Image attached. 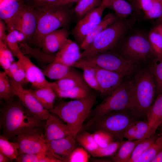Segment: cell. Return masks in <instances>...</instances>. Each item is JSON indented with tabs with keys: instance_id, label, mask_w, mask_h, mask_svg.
Masks as SVG:
<instances>
[{
	"instance_id": "27",
	"label": "cell",
	"mask_w": 162,
	"mask_h": 162,
	"mask_svg": "<svg viewBox=\"0 0 162 162\" xmlns=\"http://www.w3.org/2000/svg\"><path fill=\"white\" fill-rule=\"evenodd\" d=\"M106 8L112 10L119 18L126 19L133 11L132 4L125 0H102Z\"/></svg>"
},
{
	"instance_id": "57",
	"label": "cell",
	"mask_w": 162,
	"mask_h": 162,
	"mask_svg": "<svg viewBox=\"0 0 162 162\" xmlns=\"http://www.w3.org/2000/svg\"><path fill=\"white\" fill-rule=\"evenodd\" d=\"M159 24L162 23V18L158 22Z\"/></svg>"
},
{
	"instance_id": "11",
	"label": "cell",
	"mask_w": 162,
	"mask_h": 162,
	"mask_svg": "<svg viewBox=\"0 0 162 162\" xmlns=\"http://www.w3.org/2000/svg\"><path fill=\"white\" fill-rule=\"evenodd\" d=\"M42 129L20 134L12 138L18 147V154H36L47 151Z\"/></svg>"
},
{
	"instance_id": "58",
	"label": "cell",
	"mask_w": 162,
	"mask_h": 162,
	"mask_svg": "<svg viewBox=\"0 0 162 162\" xmlns=\"http://www.w3.org/2000/svg\"><path fill=\"white\" fill-rule=\"evenodd\" d=\"M161 125V129H162V123H161L160 125Z\"/></svg>"
},
{
	"instance_id": "5",
	"label": "cell",
	"mask_w": 162,
	"mask_h": 162,
	"mask_svg": "<svg viewBox=\"0 0 162 162\" xmlns=\"http://www.w3.org/2000/svg\"><path fill=\"white\" fill-rule=\"evenodd\" d=\"M131 80L133 86V112L137 115H146L152 104L156 86L149 64L140 68Z\"/></svg>"
},
{
	"instance_id": "40",
	"label": "cell",
	"mask_w": 162,
	"mask_h": 162,
	"mask_svg": "<svg viewBox=\"0 0 162 162\" xmlns=\"http://www.w3.org/2000/svg\"><path fill=\"white\" fill-rule=\"evenodd\" d=\"M148 37L155 56L162 58V39L156 28L149 32Z\"/></svg>"
},
{
	"instance_id": "47",
	"label": "cell",
	"mask_w": 162,
	"mask_h": 162,
	"mask_svg": "<svg viewBox=\"0 0 162 162\" xmlns=\"http://www.w3.org/2000/svg\"><path fill=\"white\" fill-rule=\"evenodd\" d=\"M154 0H136L134 3L144 12L145 14L152 8Z\"/></svg>"
},
{
	"instance_id": "2",
	"label": "cell",
	"mask_w": 162,
	"mask_h": 162,
	"mask_svg": "<svg viewBox=\"0 0 162 162\" xmlns=\"http://www.w3.org/2000/svg\"><path fill=\"white\" fill-rule=\"evenodd\" d=\"M73 4L34 6L37 12V23L32 38L40 46L46 34L61 28H65L68 25L74 15Z\"/></svg>"
},
{
	"instance_id": "23",
	"label": "cell",
	"mask_w": 162,
	"mask_h": 162,
	"mask_svg": "<svg viewBox=\"0 0 162 162\" xmlns=\"http://www.w3.org/2000/svg\"><path fill=\"white\" fill-rule=\"evenodd\" d=\"M118 18L113 12H109L88 33L80 45L81 48L83 50L88 48L92 43L96 37Z\"/></svg>"
},
{
	"instance_id": "15",
	"label": "cell",
	"mask_w": 162,
	"mask_h": 162,
	"mask_svg": "<svg viewBox=\"0 0 162 162\" xmlns=\"http://www.w3.org/2000/svg\"><path fill=\"white\" fill-rule=\"evenodd\" d=\"M76 142L72 135L46 142L47 151L61 162H68L71 154L76 148Z\"/></svg>"
},
{
	"instance_id": "56",
	"label": "cell",
	"mask_w": 162,
	"mask_h": 162,
	"mask_svg": "<svg viewBox=\"0 0 162 162\" xmlns=\"http://www.w3.org/2000/svg\"><path fill=\"white\" fill-rule=\"evenodd\" d=\"M128 1L134 3L135 2V1L136 0H127Z\"/></svg>"
},
{
	"instance_id": "29",
	"label": "cell",
	"mask_w": 162,
	"mask_h": 162,
	"mask_svg": "<svg viewBox=\"0 0 162 162\" xmlns=\"http://www.w3.org/2000/svg\"><path fill=\"white\" fill-rule=\"evenodd\" d=\"M26 39L25 35L22 32L16 30L8 32L6 38L3 41L12 53L14 56L17 57L18 54L22 52L19 47L18 43Z\"/></svg>"
},
{
	"instance_id": "8",
	"label": "cell",
	"mask_w": 162,
	"mask_h": 162,
	"mask_svg": "<svg viewBox=\"0 0 162 162\" xmlns=\"http://www.w3.org/2000/svg\"><path fill=\"white\" fill-rule=\"evenodd\" d=\"M115 51L125 59L139 64L148 63L156 57L148 37L140 33L126 35Z\"/></svg>"
},
{
	"instance_id": "6",
	"label": "cell",
	"mask_w": 162,
	"mask_h": 162,
	"mask_svg": "<svg viewBox=\"0 0 162 162\" xmlns=\"http://www.w3.org/2000/svg\"><path fill=\"white\" fill-rule=\"evenodd\" d=\"M130 28V25L126 19L118 18L100 32L88 48L83 50L80 59L102 52L115 51Z\"/></svg>"
},
{
	"instance_id": "51",
	"label": "cell",
	"mask_w": 162,
	"mask_h": 162,
	"mask_svg": "<svg viewBox=\"0 0 162 162\" xmlns=\"http://www.w3.org/2000/svg\"><path fill=\"white\" fill-rule=\"evenodd\" d=\"M79 0H57L52 3L46 4L56 6L64 5L69 4H73V3L74 2L76 3Z\"/></svg>"
},
{
	"instance_id": "13",
	"label": "cell",
	"mask_w": 162,
	"mask_h": 162,
	"mask_svg": "<svg viewBox=\"0 0 162 162\" xmlns=\"http://www.w3.org/2000/svg\"><path fill=\"white\" fill-rule=\"evenodd\" d=\"M105 5L101 2L98 7L88 12L78 22L72 31V34L76 40L81 44L88 33L101 20Z\"/></svg>"
},
{
	"instance_id": "16",
	"label": "cell",
	"mask_w": 162,
	"mask_h": 162,
	"mask_svg": "<svg viewBox=\"0 0 162 162\" xmlns=\"http://www.w3.org/2000/svg\"><path fill=\"white\" fill-rule=\"evenodd\" d=\"M57 115L50 113L44 127V136L46 142L72 135L68 126Z\"/></svg>"
},
{
	"instance_id": "48",
	"label": "cell",
	"mask_w": 162,
	"mask_h": 162,
	"mask_svg": "<svg viewBox=\"0 0 162 162\" xmlns=\"http://www.w3.org/2000/svg\"><path fill=\"white\" fill-rule=\"evenodd\" d=\"M12 62L8 59L0 56V64L1 67L4 70L7 74L9 68Z\"/></svg>"
},
{
	"instance_id": "25",
	"label": "cell",
	"mask_w": 162,
	"mask_h": 162,
	"mask_svg": "<svg viewBox=\"0 0 162 162\" xmlns=\"http://www.w3.org/2000/svg\"><path fill=\"white\" fill-rule=\"evenodd\" d=\"M73 67L60 63L52 62L48 64L42 71L45 76L57 80L68 75L73 69Z\"/></svg>"
},
{
	"instance_id": "32",
	"label": "cell",
	"mask_w": 162,
	"mask_h": 162,
	"mask_svg": "<svg viewBox=\"0 0 162 162\" xmlns=\"http://www.w3.org/2000/svg\"><path fill=\"white\" fill-rule=\"evenodd\" d=\"M162 150V134L148 149L134 162H152Z\"/></svg>"
},
{
	"instance_id": "39",
	"label": "cell",
	"mask_w": 162,
	"mask_h": 162,
	"mask_svg": "<svg viewBox=\"0 0 162 162\" xmlns=\"http://www.w3.org/2000/svg\"><path fill=\"white\" fill-rule=\"evenodd\" d=\"M121 141H113L104 147H98L90 154L92 156L103 157L113 155L117 152L121 143Z\"/></svg>"
},
{
	"instance_id": "20",
	"label": "cell",
	"mask_w": 162,
	"mask_h": 162,
	"mask_svg": "<svg viewBox=\"0 0 162 162\" xmlns=\"http://www.w3.org/2000/svg\"><path fill=\"white\" fill-rule=\"evenodd\" d=\"M26 3L25 0H0V18L8 29Z\"/></svg>"
},
{
	"instance_id": "19",
	"label": "cell",
	"mask_w": 162,
	"mask_h": 162,
	"mask_svg": "<svg viewBox=\"0 0 162 162\" xmlns=\"http://www.w3.org/2000/svg\"><path fill=\"white\" fill-rule=\"evenodd\" d=\"M66 28L53 31L46 34L43 38L40 45L43 51L49 54L57 53L63 45L69 35Z\"/></svg>"
},
{
	"instance_id": "46",
	"label": "cell",
	"mask_w": 162,
	"mask_h": 162,
	"mask_svg": "<svg viewBox=\"0 0 162 162\" xmlns=\"http://www.w3.org/2000/svg\"><path fill=\"white\" fill-rule=\"evenodd\" d=\"M0 56L9 59L12 63L14 61V55L6 44L0 40Z\"/></svg>"
},
{
	"instance_id": "17",
	"label": "cell",
	"mask_w": 162,
	"mask_h": 162,
	"mask_svg": "<svg viewBox=\"0 0 162 162\" xmlns=\"http://www.w3.org/2000/svg\"><path fill=\"white\" fill-rule=\"evenodd\" d=\"M16 57L21 60L27 80L32 87L38 89L50 86L51 82L46 80L43 71L25 56L22 52L19 53Z\"/></svg>"
},
{
	"instance_id": "53",
	"label": "cell",
	"mask_w": 162,
	"mask_h": 162,
	"mask_svg": "<svg viewBox=\"0 0 162 162\" xmlns=\"http://www.w3.org/2000/svg\"><path fill=\"white\" fill-rule=\"evenodd\" d=\"M11 160L1 152H0V162H8Z\"/></svg>"
},
{
	"instance_id": "26",
	"label": "cell",
	"mask_w": 162,
	"mask_h": 162,
	"mask_svg": "<svg viewBox=\"0 0 162 162\" xmlns=\"http://www.w3.org/2000/svg\"><path fill=\"white\" fill-rule=\"evenodd\" d=\"M148 130V122L136 121L127 129L124 138L130 141L147 138Z\"/></svg>"
},
{
	"instance_id": "41",
	"label": "cell",
	"mask_w": 162,
	"mask_h": 162,
	"mask_svg": "<svg viewBox=\"0 0 162 162\" xmlns=\"http://www.w3.org/2000/svg\"><path fill=\"white\" fill-rule=\"evenodd\" d=\"M94 140L99 147H104L110 144L115 139L108 132L102 130H98L92 134Z\"/></svg>"
},
{
	"instance_id": "45",
	"label": "cell",
	"mask_w": 162,
	"mask_h": 162,
	"mask_svg": "<svg viewBox=\"0 0 162 162\" xmlns=\"http://www.w3.org/2000/svg\"><path fill=\"white\" fill-rule=\"evenodd\" d=\"M11 79L22 86L28 83L24 68L22 65L13 74Z\"/></svg>"
},
{
	"instance_id": "12",
	"label": "cell",
	"mask_w": 162,
	"mask_h": 162,
	"mask_svg": "<svg viewBox=\"0 0 162 162\" xmlns=\"http://www.w3.org/2000/svg\"><path fill=\"white\" fill-rule=\"evenodd\" d=\"M10 80L14 95L18 98L24 107L38 118L46 120L50 114V111L43 106L29 90L24 89L22 86L12 79Z\"/></svg>"
},
{
	"instance_id": "38",
	"label": "cell",
	"mask_w": 162,
	"mask_h": 162,
	"mask_svg": "<svg viewBox=\"0 0 162 162\" xmlns=\"http://www.w3.org/2000/svg\"><path fill=\"white\" fill-rule=\"evenodd\" d=\"M157 138L155 134L140 142L134 149L128 162H134L149 148Z\"/></svg>"
},
{
	"instance_id": "30",
	"label": "cell",
	"mask_w": 162,
	"mask_h": 162,
	"mask_svg": "<svg viewBox=\"0 0 162 162\" xmlns=\"http://www.w3.org/2000/svg\"><path fill=\"white\" fill-rule=\"evenodd\" d=\"M102 0H80L73 8V14L79 20L90 11L99 6Z\"/></svg>"
},
{
	"instance_id": "44",
	"label": "cell",
	"mask_w": 162,
	"mask_h": 162,
	"mask_svg": "<svg viewBox=\"0 0 162 162\" xmlns=\"http://www.w3.org/2000/svg\"><path fill=\"white\" fill-rule=\"evenodd\" d=\"M145 16L148 19H157L158 22L162 18V0H154L152 8Z\"/></svg>"
},
{
	"instance_id": "31",
	"label": "cell",
	"mask_w": 162,
	"mask_h": 162,
	"mask_svg": "<svg viewBox=\"0 0 162 162\" xmlns=\"http://www.w3.org/2000/svg\"><path fill=\"white\" fill-rule=\"evenodd\" d=\"M56 96L60 98H69L75 99L85 98L91 92L89 88L76 87L66 90L62 91L52 88Z\"/></svg>"
},
{
	"instance_id": "43",
	"label": "cell",
	"mask_w": 162,
	"mask_h": 162,
	"mask_svg": "<svg viewBox=\"0 0 162 162\" xmlns=\"http://www.w3.org/2000/svg\"><path fill=\"white\" fill-rule=\"evenodd\" d=\"M90 155L83 147L76 148L70 156L68 162H88Z\"/></svg>"
},
{
	"instance_id": "18",
	"label": "cell",
	"mask_w": 162,
	"mask_h": 162,
	"mask_svg": "<svg viewBox=\"0 0 162 162\" xmlns=\"http://www.w3.org/2000/svg\"><path fill=\"white\" fill-rule=\"evenodd\" d=\"M81 54L78 44L67 39L56 53L53 62L73 67L80 59Z\"/></svg>"
},
{
	"instance_id": "42",
	"label": "cell",
	"mask_w": 162,
	"mask_h": 162,
	"mask_svg": "<svg viewBox=\"0 0 162 162\" xmlns=\"http://www.w3.org/2000/svg\"><path fill=\"white\" fill-rule=\"evenodd\" d=\"M47 153L46 151L36 154H18L16 160L18 162H44Z\"/></svg>"
},
{
	"instance_id": "37",
	"label": "cell",
	"mask_w": 162,
	"mask_h": 162,
	"mask_svg": "<svg viewBox=\"0 0 162 162\" xmlns=\"http://www.w3.org/2000/svg\"><path fill=\"white\" fill-rule=\"evenodd\" d=\"M83 70V77L85 82L90 87L100 92V88L97 80L96 68L89 66H82L79 68Z\"/></svg>"
},
{
	"instance_id": "34",
	"label": "cell",
	"mask_w": 162,
	"mask_h": 162,
	"mask_svg": "<svg viewBox=\"0 0 162 162\" xmlns=\"http://www.w3.org/2000/svg\"><path fill=\"white\" fill-rule=\"evenodd\" d=\"M75 138L76 141L89 154L99 147L94 140L92 134H90L86 130L79 132Z\"/></svg>"
},
{
	"instance_id": "50",
	"label": "cell",
	"mask_w": 162,
	"mask_h": 162,
	"mask_svg": "<svg viewBox=\"0 0 162 162\" xmlns=\"http://www.w3.org/2000/svg\"><path fill=\"white\" fill-rule=\"evenodd\" d=\"M57 0H26L34 6H38L52 3Z\"/></svg>"
},
{
	"instance_id": "35",
	"label": "cell",
	"mask_w": 162,
	"mask_h": 162,
	"mask_svg": "<svg viewBox=\"0 0 162 162\" xmlns=\"http://www.w3.org/2000/svg\"><path fill=\"white\" fill-rule=\"evenodd\" d=\"M5 72H0V98L7 102L11 101L14 95L10 79Z\"/></svg>"
},
{
	"instance_id": "14",
	"label": "cell",
	"mask_w": 162,
	"mask_h": 162,
	"mask_svg": "<svg viewBox=\"0 0 162 162\" xmlns=\"http://www.w3.org/2000/svg\"><path fill=\"white\" fill-rule=\"evenodd\" d=\"M96 68V76L100 88L99 93L102 98H105L111 94L127 76L106 70Z\"/></svg>"
},
{
	"instance_id": "9",
	"label": "cell",
	"mask_w": 162,
	"mask_h": 162,
	"mask_svg": "<svg viewBox=\"0 0 162 162\" xmlns=\"http://www.w3.org/2000/svg\"><path fill=\"white\" fill-rule=\"evenodd\" d=\"M135 115L137 116L129 110L111 112L97 119L83 130L90 128L94 131L104 130L111 134L115 139L122 141L127 129L137 121Z\"/></svg>"
},
{
	"instance_id": "33",
	"label": "cell",
	"mask_w": 162,
	"mask_h": 162,
	"mask_svg": "<svg viewBox=\"0 0 162 162\" xmlns=\"http://www.w3.org/2000/svg\"><path fill=\"white\" fill-rule=\"evenodd\" d=\"M153 75L156 90L162 93V58L155 57L148 63Z\"/></svg>"
},
{
	"instance_id": "36",
	"label": "cell",
	"mask_w": 162,
	"mask_h": 162,
	"mask_svg": "<svg viewBox=\"0 0 162 162\" xmlns=\"http://www.w3.org/2000/svg\"><path fill=\"white\" fill-rule=\"evenodd\" d=\"M0 152L11 160L16 159L18 155L16 144L10 142L7 138L2 135L0 136Z\"/></svg>"
},
{
	"instance_id": "3",
	"label": "cell",
	"mask_w": 162,
	"mask_h": 162,
	"mask_svg": "<svg viewBox=\"0 0 162 162\" xmlns=\"http://www.w3.org/2000/svg\"><path fill=\"white\" fill-rule=\"evenodd\" d=\"M97 96L95 93L91 92L82 99L60 102L49 111L67 124L75 137L81 131L85 121L88 118Z\"/></svg>"
},
{
	"instance_id": "7",
	"label": "cell",
	"mask_w": 162,
	"mask_h": 162,
	"mask_svg": "<svg viewBox=\"0 0 162 162\" xmlns=\"http://www.w3.org/2000/svg\"><path fill=\"white\" fill-rule=\"evenodd\" d=\"M140 64L125 59L115 51L110 50L81 58L73 67L78 68L82 66H89L123 74L127 76L135 73L140 68Z\"/></svg>"
},
{
	"instance_id": "21",
	"label": "cell",
	"mask_w": 162,
	"mask_h": 162,
	"mask_svg": "<svg viewBox=\"0 0 162 162\" xmlns=\"http://www.w3.org/2000/svg\"><path fill=\"white\" fill-rule=\"evenodd\" d=\"M50 86L52 88L62 91L79 86L89 88L82 76L74 68L65 77L56 82H51Z\"/></svg>"
},
{
	"instance_id": "55",
	"label": "cell",
	"mask_w": 162,
	"mask_h": 162,
	"mask_svg": "<svg viewBox=\"0 0 162 162\" xmlns=\"http://www.w3.org/2000/svg\"><path fill=\"white\" fill-rule=\"evenodd\" d=\"M155 28L157 31L160 35L162 39V23L159 24Z\"/></svg>"
},
{
	"instance_id": "24",
	"label": "cell",
	"mask_w": 162,
	"mask_h": 162,
	"mask_svg": "<svg viewBox=\"0 0 162 162\" xmlns=\"http://www.w3.org/2000/svg\"><path fill=\"white\" fill-rule=\"evenodd\" d=\"M29 90L45 109L50 111L53 108L54 102L57 96L51 86Z\"/></svg>"
},
{
	"instance_id": "10",
	"label": "cell",
	"mask_w": 162,
	"mask_h": 162,
	"mask_svg": "<svg viewBox=\"0 0 162 162\" xmlns=\"http://www.w3.org/2000/svg\"><path fill=\"white\" fill-rule=\"evenodd\" d=\"M37 14L35 7L26 1L23 6L7 29L8 32L16 30L22 32L26 39L32 38L36 31Z\"/></svg>"
},
{
	"instance_id": "49",
	"label": "cell",
	"mask_w": 162,
	"mask_h": 162,
	"mask_svg": "<svg viewBox=\"0 0 162 162\" xmlns=\"http://www.w3.org/2000/svg\"><path fill=\"white\" fill-rule=\"evenodd\" d=\"M22 64L21 60H18L16 62H12L9 68V71L7 74L8 76L11 78L13 74L18 69Z\"/></svg>"
},
{
	"instance_id": "22",
	"label": "cell",
	"mask_w": 162,
	"mask_h": 162,
	"mask_svg": "<svg viewBox=\"0 0 162 162\" xmlns=\"http://www.w3.org/2000/svg\"><path fill=\"white\" fill-rule=\"evenodd\" d=\"M149 130L147 138L155 134L162 123V93L152 104L147 114Z\"/></svg>"
},
{
	"instance_id": "28",
	"label": "cell",
	"mask_w": 162,
	"mask_h": 162,
	"mask_svg": "<svg viewBox=\"0 0 162 162\" xmlns=\"http://www.w3.org/2000/svg\"><path fill=\"white\" fill-rule=\"evenodd\" d=\"M145 139L133 141H122L116 154L112 158L113 161L128 162L136 146Z\"/></svg>"
},
{
	"instance_id": "1",
	"label": "cell",
	"mask_w": 162,
	"mask_h": 162,
	"mask_svg": "<svg viewBox=\"0 0 162 162\" xmlns=\"http://www.w3.org/2000/svg\"><path fill=\"white\" fill-rule=\"evenodd\" d=\"M8 102L0 110V127L2 135L9 140L44 127V121L32 114L20 101Z\"/></svg>"
},
{
	"instance_id": "52",
	"label": "cell",
	"mask_w": 162,
	"mask_h": 162,
	"mask_svg": "<svg viewBox=\"0 0 162 162\" xmlns=\"http://www.w3.org/2000/svg\"><path fill=\"white\" fill-rule=\"evenodd\" d=\"M6 29L4 23L2 20L0 21V40L4 41L7 35L5 32Z\"/></svg>"
},
{
	"instance_id": "4",
	"label": "cell",
	"mask_w": 162,
	"mask_h": 162,
	"mask_svg": "<svg viewBox=\"0 0 162 162\" xmlns=\"http://www.w3.org/2000/svg\"><path fill=\"white\" fill-rule=\"evenodd\" d=\"M133 86L131 80H124L111 94L91 110L89 120L83 126V130L97 119L114 111L129 110L133 112Z\"/></svg>"
},
{
	"instance_id": "54",
	"label": "cell",
	"mask_w": 162,
	"mask_h": 162,
	"mask_svg": "<svg viewBox=\"0 0 162 162\" xmlns=\"http://www.w3.org/2000/svg\"><path fill=\"white\" fill-rule=\"evenodd\" d=\"M152 162H162V150Z\"/></svg>"
}]
</instances>
